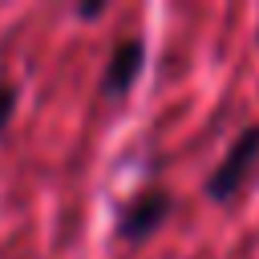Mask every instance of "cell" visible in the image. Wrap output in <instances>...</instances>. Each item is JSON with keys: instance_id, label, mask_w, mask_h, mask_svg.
Listing matches in <instances>:
<instances>
[{"instance_id": "1", "label": "cell", "mask_w": 259, "mask_h": 259, "mask_svg": "<svg viewBox=\"0 0 259 259\" xmlns=\"http://www.w3.org/2000/svg\"><path fill=\"white\" fill-rule=\"evenodd\" d=\"M255 162H259V125H247V130L231 142V150H227V158L214 166V174L206 178V194H210V202H227V198H235L239 186L251 178Z\"/></svg>"}, {"instance_id": "2", "label": "cell", "mask_w": 259, "mask_h": 259, "mask_svg": "<svg viewBox=\"0 0 259 259\" xmlns=\"http://www.w3.org/2000/svg\"><path fill=\"white\" fill-rule=\"evenodd\" d=\"M170 190H142L130 206H125V214H121V223H117V235L121 239H130V243H142V239H150L158 227H162V219L170 214Z\"/></svg>"}, {"instance_id": "3", "label": "cell", "mask_w": 259, "mask_h": 259, "mask_svg": "<svg viewBox=\"0 0 259 259\" xmlns=\"http://www.w3.org/2000/svg\"><path fill=\"white\" fill-rule=\"evenodd\" d=\"M142 65H146V40L142 36H130L113 49L109 65H105V77H101V93L105 97H117V93H130L134 81L142 77Z\"/></svg>"}, {"instance_id": "4", "label": "cell", "mask_w": 259, "mask_h": 259, "mask_svg": "<svg viewBox=\"0 0 259 259\" xmlns=\"http://www.w3.org/2000/svg\"><path fill=\"white\" fill-rule=\"evenodd\" d=\"M12 113H16V85H8V81H0V134L8 130V121H12Z\"/></svg>"}, {"instance_id": "5", "label": "cell", "mask_w": 259, "mask_h": 259, "mask_svg": "<svg viewBox=\"0 0 259 259\" xmlns=\"http://www.w3.org/2000/svg\"><path fill=\"white\" fill-rule=\"evenodd\" d=\"M105 12V4H81L77 8V16H85V20H93V16H101Z\"/></svg>"}]
</instances>
